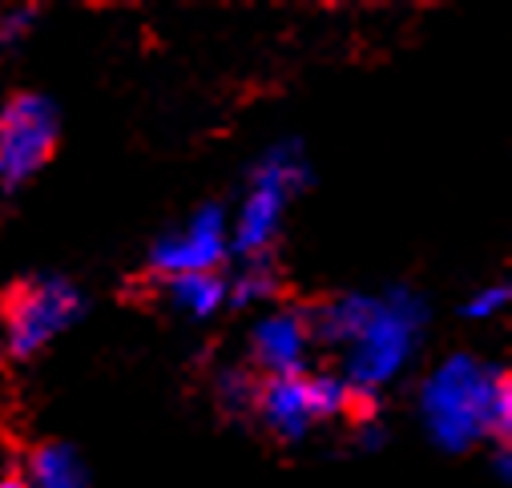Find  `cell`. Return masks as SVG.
<instances>
[{"instance_id": "cell-12", "label": "cell", "mask_w": 512, "mask_h": 488, "mask_svg": "<svg viewBox=\"0 0 512 488\" xmlns=\"http://www.w3.org/2000/svg\"><path fill=\"white\" fill-rule=\"evenodd\" d=\"M512 388H508V372L496 368L492 384H488V404H484V432L496 436L500 448H508V424H512Z\"/></svg>"}, {"instance_id": "cell-10", "label": "cell", "mask_w": 512, "mask_h": 488, "mask_svg": "<svg viewBox=\"0 0 512 488\" xmlns=\"http://www.w3.org/2000/svg\"><path fill=\"white\" fill-rule=\"evenodd\" d=\"M33 488H85V468L69 444H37L29 452Z\"/></svg>"}, {"instance_id": "cell-9", "label": "cell", "mask_w": 512, "mask_h": 488, "mask_svg": "<svg viewBox=\"0 0 512 488\" xmlns=\"http://www.w3.org/2000/svg\"><path fill=\"white\" fill-rule=\"evenodd\" d=\"M404 351H408V319L379 307L371 327L355 339V355H351L355 388H371L383 376H392V368L404 359Z\"/></svg>"}, {"instance_id": "cell-11", "label": "cell", "mask_w": 512, "mask_h": 488, "mask_svg": "<svg viewBox=\"0 0 512 488\" xmlns=\"http://www.w3.org/2000/svg\"><path fill=\"white\" fill-rule=\"evenodd\" d=\"M259 384L263 376L254 368H230L222 372L214 396H218V412L230 416V420H250L254 416V404H259Z\"/></svg>"}, {"instance_id": "cell-16", "label": "cell", "mask_w": 512, "mask_h": 488, "mask_svg": "<svg viewBox=\"0 0 512 488\" xmlns=\"http://www.w3.org/2000/svg\"><path fill=\"white\" fill-rule=\"evenodd\" d=\"M0 372H5V347H0Z\"/></svg>"}, {"instance_id": "cell-4", "label": "cell", "mask_w": 512, "mask_h": 488, "mask_svg": "<svg viewBox=\"0 0 512 488\" xmlns=\"http://www.w3.org/2000/svg\"><path fill=\"white\" fill-rule=\"evenodd\" d=\"M488 372L472 359H452L428 388V420L448 448H464L472 436L484 432V404H488Z\"/></svg>"}, {"instance_id": "cell-3", "label": "cell", "mask_w": 512, "mask_h": 488, "mask_svg": "<svg viewBox=\"0 0 512 488\" xmlns=\"http://www.w3.org/2000/svg\"><path fill=\"white\" fill-rule=\"evenodd\" d=\"M339 396H343V384L327 376H307V372L263 376L254 416L279 440H299L315 420L339 416Z\"/></svg>"}, {"instance_id": "cell-14", "label": "cell", "mask_w": 512, "mask_h": 488, "mask_svg": "<svg viewBox=\"0 0 512 488\" xmlns=\"http://www.w3.org/2000/svg\"><path fill=\"white\" fill-rule=\"evenodd\" d=\"M504 299H508V287L500 283L496 291H484L480 299H472V303H468V315H476V319H480V315H488V311H496V307H504Z\"/></svg>"}, {"instance_id": "cell-8", "label": "cell", "mask_w": 512, "mask_h": 488, "mask_svg": "<svg viewBox=\"0 0 512 488\" xmlns=\"http://www.w3.org/2000/svg\"><path fill=\"white\" fill-rule=\"evenodd\" d=\"M311 347L307 315L303 307L279 311L275 319L259 323V331L250 335V368L259 376H291L303 372V351Z\"/></svg>"}, {"instance_id": "cell-2", "label": "cell", "mask_w": 512, "mask_h": 488, "mask_svg": "<svg viewBox=\"0 0 512 488\" xmlns=\"http://www.w3.org/2000/svg\"><path fill=\"white\" fill-rule=\"evenodd\" d=\"M61 142V117L41 93H13L0 109V190L13 194L45 170Z\"/></svg>"}, {"instance_id": "cell-1", "label": "cell", "mask_w": 512, "mask_h": 488, "mask_svg": "<svg viewBox=\"0 0 512 488\" xmlns=\"http://www.w3.org/2000/svg\"><path fill=\"white\" fill-rule=\"evenodd\" d=\"M81 295L73 283L53 275L17 279L0 291V327H5V351L13 359H33L49 339H57L77 315Z\"/></svg>"}, {"instance_id": "cell-6", "label": "cell", "mask_w": 512, "mask_h": 488, "mask_svg": "<svg viewBox=\"0 0 512 488\" xmlns=\"http://www.w3.org/2000/svg\"><path fill=\"white\" fill-rule=\"evenodd\" d=\"M125 299H138L142 307H166V311H186L194 319H206L222 299H226V283L218 275H154L146 271L142 279L125 283Z\"/></svg>"}, {"instance_id": "cell-5", "label": "cell", "mask_w": 512, "mask_h": 488, "mask_svg": "<svg viewBox=\"0 0 512 488\" xmlns=\"http://www.w3.org/2000/svg\"><path fill=\"white\" fill-rule=\"evenodd\" d=\"M226 259L222 238V210L206 206L182 234L166 238L154 247L150 271L154 275H214V267Z\"/></svg>"}, {"instance_id": "cell-15", "label": "cell", "mask_w": 512, "mask_h": 488, "mask_svg": "<svg viewBox=\"0 0 512 488\" xmlns=\"http://www.w3.org/2000/svg\"><path fill=\"white\" fill-rule=\"evenodd\" d=\"M0 488H29V484H25V476L9 472V476H0Z\"/></svg>"}, {"instance_id": "cell-7", "label": "cell", "mask_w": 512, "mask_h": 488, "mask_svg": "<svg viewBox=\"0 0 512 488\" xmlns=\"http://www.w3.org/2000/svg\"><path fill=\"white\" fill-rule=\"evenodd\" d=\"M295 186V166L287 162H267L259 182H254V194L242 210V226H238V251L259 259L267 255L271 238H275V226H279V210H283V198L287 190Z\"/></svg>"}, {"instance_id": "cell-13", "label": "cell", "mask_w": 512, "mask_h": 488, "mask_svg": "<svg viewBox=\"0 0 512 488\" xmlns=\"http://www.w3.org/2000/svg\"><path fill=\"white\" fill-rule=\"evenodd\" d=\"M33 21H37V9H17L13 17H0V45H13L17 37H25Z\"/></svg>"}]
</instances>
